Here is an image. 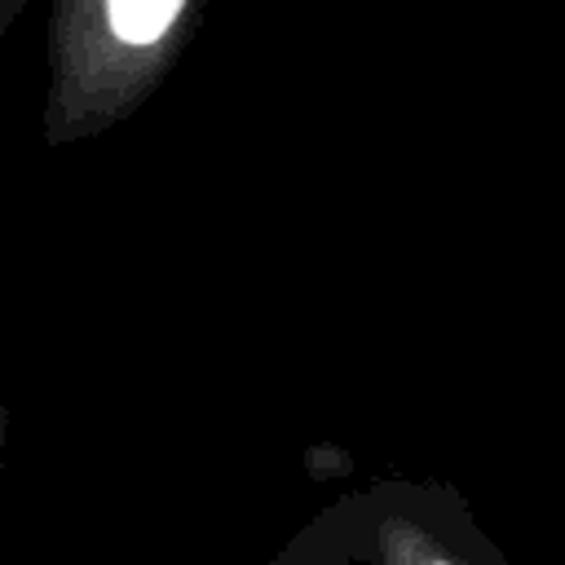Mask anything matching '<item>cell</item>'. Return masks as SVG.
Returning <instances> with one entry per match:
<instances>
[{"label": "cell", "instance_id": "2", "mask_svg": "<svg viewBox=\"0 0 565 565\" xmlns=\"http://www.w3.org/2000/svg\"><path fill=\"white\" fill-rule=\"evenodd\" d=\"M269 565H512L468 494L433 477H380L318 508Z\"/></svg>", "mask_w": 565, "mask_h": 565}, {"label": "cell", "instance_id": "1", "mask_svg": "<svg viewBox=\"0 0 565 565\" xmlns=\"http://www.w3.org/2000/svg\"><path fill=\"white\" fill-rule=\"evenodd\" d=\"M203 9L207 0H53L44 141L75 146L132 119L194 44Z\"/></svg>", "mask_w": 565, "mask_h": 565}, {"label": "cell", "instance_id": "3", "mask_svg": "<svg viewBox=\"0 0 565 565\" xmlns=\"http://www.w3.org/2000/svg\"><path fill=\"white\" fill-rule=\"evenodd\" d=\"M26 4H31V0H0V40H4V35H9V26L26 13Z\"/></svg>", "mask_w": 565, "mask_h": 565}, {"label": "cell", "instance_id": "4", "mask_svg": "<svg viewBox=\"0 0 565 565\" xmlns=\"http://www.w3.org/2000/svg\"><path fill=\"white\" fill-rule=\"evenodd\" d=\"M4 441H9V406L0 402V477H4Z\"/></svg>", "mask_w": 565, "mask_h": 565}]
</instances>
